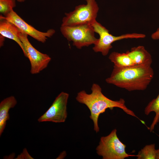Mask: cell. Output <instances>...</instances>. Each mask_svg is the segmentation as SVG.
I'll return each mask as SVG.
<instances>
[{"instance_id": "6da1fadb", "label": "cell", "mask_w": 159, "mask_h": 159, "mask_svg": "<svg viewBox=\"0 0 159 159\" xmlns=\"http://www.w3.org/2000/svg\"><path fill=\"white\" fill-rule=\"evenodd\" d=\"M153 76L154 71L150 64L135 65L125 67L114 65L110 77L105 81L129 91L144 90Z\"/></svg>"}, {"instance_id": "7a4b0ae2", "label": "cell", "mask_w": 159, "mask_h": 159, "mask_svg": "<svg viewBox=\"0 0 159 159\" xmlns=\"http://www.w3.org/2000/svg\"><path fill=\"white\" fill-rule=\"evenodd\" d=\"M91 90L92 92L90 94L84 90L79 92L75 98L78 102L85 105L89 109L90 112V117L93 122L94 129L96 133L100 130L98 124L99 116L107 109L112 110L114 107L119 108L127 114L138 118L132 111L126 107L123 99L113 100L108 98L102 93L100 86L96 83L92 84Z\"/></svg>"}, {"instance_id": "3957f363", "label": "cell", "mask_w": 159, "mask_h": 159, "mask_svg": "<svg viewBox=\"0 0 159 159\" xmlns=\"http://www.w3.org/2000/svg\"><path fill=\"white\" fill-rule=\"evenodd\" d=\"M60 31L63 36L78 49L95 45L98 39L95 36L94 28L90 24L73 26H61Z\"/></svg>"}, {"instance_id": "277c9868", "label": "cell", "mask_w": 159, "mask_h": 159, "mask_svg": "<svg viewBox=\"0 0 159 159\" xmlns=\"http://www.w3.org/2000/svg\"><path fill=\"white\" fill-rule=\"evenodd\" d=\"M85 4L76 6L74 10L65 13L61 26L91 24L96 20L99 7L96 0H85Z\"/></svg>"}, {"instance_id": "5b68a950", "label": "cell", "mask_w": 159, "mask_h": 159, "mask_svg": "<svg viewBox=\"0 0 159 159\" xmlns=\"http://www.w3.org/2000/svg\"><path fill=\"white\" fill-rule=\"evenodd\" d=\"M117 132L116 129H114L107 135L101 137L96 148L97 155L103 159H124L136 156L126 153V146L120 140Z\"/></svg>"}, {"instance_id": "8992f818", "label": "cell", "mask_w": 159, "mask_h": 159, "mask_svg": "<svg viewBox=\"0 0 159 159\" xmlns=\"http://www.w3.org/2000/svg\"><path fill=\"white\" fill-rule=\"evenodd\" d=\"M91 24L95 32L97 33L100 37L96 43L94 45L92 49L95 52H101L104 56L108 54L110 49L112 47V44L117 41L129 38H142L145 37L144 34L136 33L114 36L110 34L107 29L96 20Z\"/></svg>"}, {"instance_id": "52a82bcc", "label": "cell", "mask_w": 159, "mask_h": 159, "mask_svg": "<svg viewBox=\"0 0 159 159\" xmlns=\"http://www.w3.org/2000/svg\"><path fill=\"white\" fill-rule=\"evenodd\" d=\"M28 35L20 30L19 34L25 50L26 57L30 63V72L32 74H36L47 67L51 58L48 55L42 53L35 49L29 41Z\"/></svg>"}, {"instance_id": "ba28073f", "label": "cell", "mask_w": 159, "mask_h": 159, "mask_svg": "<svg viewBox=\"0 0 159 159\" xmlns=\"http://www.w3.org/2000/svg\"><path fill=\"white\" fill-rule=\"evenodd\" d=\"M69 94L62 92L56 97L48 109L38 119L39 122H64L67 118V106Z\"/></svg>"}, {"instance_id": "9c48e42d", "label": "cell", "mask_w": 159, "mask_h": 159, "mask_svg": "<svg viewBox=\"0 0 159 159\" xmlns=\"http://www.w3.org/2000/svg\"><path fill=\"white\" fill-rule=\"evenodd\" d=\"M0 19H4L12 23L21 31L42 43H45L55 32L52 29L44 32L38 30L25 22L13 10L5 16L1 15Z\"/></svg>"}, {"instance_id": "30bf717a", "label": "cell", "mask_w": 159, "mask_h": 159, "mask_svg": "<svg viewBox=\"0 0 159 159\" xmlns=\"http://www.w3.org/2000/svg\"><path fill=\"white\" fill-rule=\"evenodd\" d=\"M0 34L15 41L21 49L26 57V53L24 45L19 37L20 30L13 24L4 19H0Z\"/></svg>"}, {"instance_id": "8fae6325", "label": "cell", "mask_w": 159, "mask_h": 159, "mask_svg": "<svg viewBox=\"0 0 159 159\" xmlns=\"http://www.w3.org/2000/svg\"><path fill=\"white\" fill-rule=\"evenodd\" d=\"M126 53L135 65L151 64V56L143 46L132 47Z\"/></svg>"}, {"instance_id": "7c38bea8", "label": "cell", "mask_w": 159, "mask_h": 159, "mask_svg": "<svg viewBox=\"0 0 159 159\" xmlns=\"http://www.w3.org/2000/svg\"><path fill=\"white\" fill-rule=\"evenodd\" d=\"M17 103L15 97L13 96L8 97L2 100L0 103V136L6 127V121L9 119V112Z\"/></svg>"}, {"instance_id": "4fadbf2b", "label": "cell", "mask_w": 159, "mask_h": 159, "mask_svg": "<svg viewBox=\"0 0 159 159\" xmlns=\"http://www.w3.org/2000/svg\"><path fill=\"white\" fill-rule=\"evenodd\" d=\"M109 59L114 65L120 67H125L135 65L126 53L113 52L109 55Z\"/></svg>"}, {"instance_id": "5bb4252c", "label": "cell", "mask_w": 159, "mask_h": 159, "mask_svg": "<svg viewBox=\"0 0 159 159\" xmlns=\"http://www.w3.org/2000/svg\"><path fill=\"white\" fill-rule=\"evenodd\" d=\"M152 112L155 113V116L150 127V132L153 130L155 126L159 122V93L156 98L149 103L145 109V114L146 115Z\"/></svg>"}, {"instance_id": "9a60e30c", "label": "cell", "mask_w": 159, "mask_h": 159, "mask_svg": "<svg viewBox=\"0 0 159 159\" xmlns=\"http://www.w3.org/2000/svg\"><path fill=\"white\" fill-rule=\"evenodd\" d=\"M156 150L155 144L145 145L136 155L137 159H156Z\"/></svg>"}, {"instance_id": "2e32d148", "label": "cell", "mask_w": 159, "mask_h": 159, "mask_svg": "<svg viewBox=\"0 0 159 159\" xmlns=\"http://www.w3.org/2000/svg\"><path fill=\"white\" fill-rule=\"evenodd\" d=\"M16 6L15 0H0V12L5 16Z\"/></svg>"}, {"instance_id": "e0dca14e", "label": "cell", "mask_w": 159, "mask_h": 159, "mask_svg": "<svg viewBox=\"0 0 159 159\" xmlns=\"http://www.w3.org/2000/svg\"><path fill=\"white\" fill-rule=\"evenodd\" d=\"M152 39L153 40L159 39V28L151 35Z\"/></svg>"}, {"instance_id": "ac0fdd59", "label": "cell", "mask_w": 159, "mask_h": 159, "mask_svg": "<svg viewBox=\"0 0 159 159\" xmlns=\"http://www.w3.org/2000/svg\"><path fill=\"white\" fill-rule=\"evenodd\" d=\"M5 37L0 34V47H2L4 44V41Z\"/></svg>"}, {"instance_id": "d6986e66", "label": "cell", "mask_w": 159, "mask_h": 159, "mask_svg": "<svg viewBox=\"0 0 159 159\" xmlns=\"http://www.w3.org/2000/svg\"><path fill=\"white\" fill-rule=\"evenodd\" d=\"M66 155V153L65 151H64L61 153L59 157L57 158L58 159H62L64 158Z\"/></svg>"}, {"instance_id": "ffe728a7", "label": "cell", "mask_w": 159, "mask_h": 159, "mask_svg": "<svg viewBox=\"0 0 159 159\" xmlns=\"http://www.w3.org/2000/svg\"><path fill=\"white\" fill-rule=\"evenodd\" d=\"M156 159H159V148L156 150Z\"/></svg>"}, {"instance_id": "44dd1931", "label": "cell", "mask_w": 159, "mask_h": 159, "mask_svg": "<svg viewBox=\"0 0 159 159\" xmlns=\"http://www.w3.org/2000/svg\"><path fill=\"white\" fill-rule=\"evenodd\" d=\"M26 0H17V1L20 2H22L25 1Z\"/></svg>"}]
</instances>
